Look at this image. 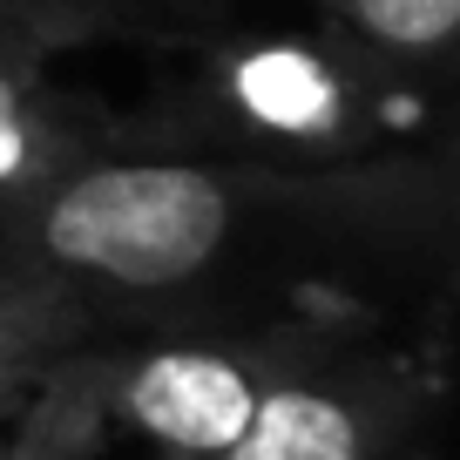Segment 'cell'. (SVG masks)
I'll list each match as a JSON object with an SVG mask.
<instances>
[{
    "label": "cell",
    "instance_id": "6da1fadb",
    "mask_svg": "<svg viewBox=\"0 0 460 460\" xmlns=\"http://www.w3.org/2000/svg\"><path fill=\"white\" fill-rule=\"evenodd\" d=\"M454 183L413 163H264L183 149H88L61 170L14 244L82 305H170L278 237H406L447 217Z\"/></svg>",
    "mask_w": 460,
    "mask_h": 460
},
{
    "label": "cell",
    "instance_id": "7a4b0ae2",
    "mask_svg": "<svg viewBox=\"0 0 460 460\" xmlns=\"http://www.w3.org/2000/svg\"><path fill=\"white\" fill-rule=\"evenodd\" d=\"M285 366H298L285 339L143 345V352H102V359H55L41 373V413L28 427V447L41 454L61 440V454H82L95 433L122 427L163 447L170 460H224Z\"/></svg>",
    "mask_w": 460,
    "mask_h": 460
},
{
    "label": "cell",
    "instance_id": "3957f363",
    "mask_svg": "<svg viewBox=\"0 0 460 460\" xmlns=\"http://www.w3.org/2000/svg\"><path fill=\"white\" fill-rule=\"evenodd\" d=\"M373 75L332 48H244L217 61L210 109L224 122L230 156H264V163H373L379 149V115H373Z\"/></svg>",
    "mask_w": 460,
    "mask_h": 460
},
{
    "label": "cell",
    "instance_id": "277c9868",
    "mask_svg": "<svg viewBox=\"0 0 460 460\" xmlns=\"http://www.w3.org/2000/svg\"><path fill=\"white\" fill-rule=\"evenodd\" d=\"M68 28V0H28L0 14V237H14L28 203L95 149L75 109L48 88V48Z\"/></svg>",
    "mask_w": 460,
    "mask_h": 460
},
{
    "label": "cell",
    "instance_id": "5b68a950",
    "mask_svg": "<svg viewBox=\"0 0 460 460\" xmlns=\"http://www.w3.org/2000/svg\"><path fill=\"white\" fill-rule=\"evenodd\" d=\"M413 420V386L393 373L285 366L224 460H379Z\"/></svg>",
    "mask_w": 460,
    "mask_h": 460
},
{
    "label": "cell",
    "instance_id": "8992f818",
    "mask_svg": "<svg viewBox=\"0 0 460 460\" xmlns=\"http://www.w3.org/2000/svg\"><path fill=\"white\" fill-rule=\"evenodd\" d=\"M325 21L379 88L447 82L460 61V0H325Z\"/></svg>",
    "mask_w": 460,
    "mask_h": 460
},
{
    "label": "cell",
    "instance_id": "52a82bcc",
    "mask_svg": "<svg viewBox=\"0 0 460 460\" xmlns=\"http://www.w3.org/2000/svg\"><path fill=\"white\" fill-rule=\"evenodd\" d=\"M88 325V305L48 278L14 237H0V406L61 359V345Z\"/></svg>",
    "mask_w": 460,
    "mask_h": 460
},
{
    "label": "cell",
    "instance_id": "ba28073f",
    "mask_svg": "<svg viewBox=\"0 0 460 460\" xmlns=\"http://www.w3.org/2000/svg\"><path fill=\"white\" fill-rule=\"evenodd\" d=\"M447 115H440V176L454 183V197H460V61H454V75H447Z\"/></svg>",
    "mask_w": 460,
    "mask_h": 460
},
{
    "label": "cell",
    "instance_id": "9c48e42d",
    "mask_svg": "<svg viewBox=\"0 0 460 460\" xmlns=\"http://www.w3.org/2000/svg\"><path fill=\"white\" fill-rule=\"evenodd\" d=\"M14 7H28V0H0V14H14Z\"/></svg>",
    "mask_w": 460,
    "mask_h": 460
},
{
    "label": "cell",
    "instance_id": "30bf717a",
    "mask_svg": "<svg viewBox=\"0 0 460 460\" xmlns=\"http://www.w3.org/2000/svg\"><path fill=\"white\" fill-rule=\"evenodd\" d=\"M0 460H14V454H0Z\"/></svg>",
    "mask_w": 460,
    "mask_h": 460
}]
</instances>
